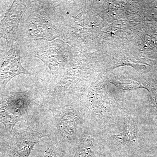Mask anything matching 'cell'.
Wrapping results in <instances>:
<instances>
[{
	"label": "cell",
	"mask_w": 157,
	"mask_h": 157,
	"mask_svg": "<svg viewBox=\"0 0 157 157\" xmlns=\"http://www.w3.org/2000/svg\"><path fill=\"white\" fill-rule=\"evenodd\" d=\"M35 99L31 90L21 92H9L0 103V121L9 129L27 116L30 104Z\"/></svg>",
	"instance_id": "cell-1"
},
{
	"label": "cell",
	"mask_w": 157,
	"mask_h": 157,
	"mask_svg": "<svg viewBox=\"0 0 157 157\" xmlns=\"http://www.w3.org/2000/svg\"><path fill=\"white\" fill-rule=\"evenodd\" d=\"M39 6H36L32 11L31 21L28 28V32L32 39L35 40H45L51 41L59 37V27L57 23L48 16L53 9H47L48 4L38 2Z\"/></svg>",
	"instance_id": "cell-2"
},
{
	"label": "cell",
	"mask_w": 157,
	"mask_h": 157,
	"mask_svg": "<svg viewBox=\"0 0 157 157\" xmlns=\"http://www.w3.org/2000/svg\"><path fill=\"white\" fill-rule=\"evenodd\" d=\"M33 1H15L0 21V39H5L10 48L15 42L21 21Z\"/></svg>",
	"instance_id": "cell-3"
},
{
	"label": "cell",
	"mask_w": 157,
	"mask_h": 157,
	"mask_svg": "<svg viewBox=\"0 0 157 157\" xmlns=\"http://www.w3.org/2000/svg\"><path fill=\"white\" fill-rule=\"evenodd\" d=\"M21 74L32 75L23 67L19 46L15 42L9 50L0 52V93L5 91L12 78Z\"/></svg>",
	"instance_id": "cell-4"
},
{
	"label": "cell",
	"mask_w": 157,
	"mask_h": 157,
	"mask_svg": "<svg viewBox=\"0 0 157 157\" xmlns=\"http://www.w3.org/2000/svg\"><path fill=\"white\" fill-rule=\"evenodd\" d=\"M60 40L56 39L42 45L35 51L33 56L45 63L55 78L59 77L64 62V52Z\"/></svg>",
	"instance_id": "cell-5"
},
{
	"label": "cell",
	"mask_w": 157,
	"mask_h": 157,
	"mask_svg": "<svg viewBox=\"0 0 157 157\" xmlns=\"http://www.w3.org/2000/svg\"><path fill=\"white\" fill-rule=\"evenodd\" d=\"M42 136L36 132H24L20 134L18 139L11 147L10 157H28L35 145Z\"/></svg>",
	"instance_id": "cell-6"
},
{
	"label": "cell",
	"mask_w": 157,
	"mask_h": 157,
	"mask_svg": "<svg viewBox=\"0 0 157 157\" xmlns=\"http://www.w3.org/2000/svg\"><path fill=\"white\" fill-rule=\"evenodd\" d=\"M49 109L53 113L58 132L62 137L68 138L73 135L76 121L74 116L63 109Z\"/></svg>",
	"instance_id": "cell-7"
},
{
	"label": "cell",
	"mask_w": 157,
	"mask_h": 157,
	"mask_svg": "<svg viewBox=\"0 0 157 157\" xmlns=\"http://www.w3.org/2000/svg\"><path fill=\"white\" fill-rule=\"evenodd\" d=\"M125 128L124 132L116 137L131 143H135L137 140L135 125L130 118H125Z\"/></svg>",
	"instance_id": "cell-8"
},
{
	"label": "cell",
	"mask_w": 157,
	"mask_h": 157,
	"mask_svg": "<svg viewBox=\"0 0 157 157\" xmlns=\"http://www.w3.org/2000/svg\"><path fill=\"white\" fill-rule=\"evenodd\" d=\"M94 155V145L88 137L84 138L78 145L74 157H92Z\"/></svg>",
	"instance_id": "cell-9"
},
{
	"label": "cell",
	"mask_w": 157,
	"mask_h": 157,
	"mask_svg": "<svg viewBox=\"0 0 157 157\" xmlns=\"http://www.w3.org/2000/svg\"><path fill=\"white\" fill-rule=\"evenodd\" d=\"M61 157V155L58 147L52 145L47 147V149L45 151V155L43 156V157Z\"/></svg>",
	"instance_id": "cell-10"
},
{
	"label": "cell",
	"mask_w": 157,
	"mask_h": 157,
	"mask_svg": "<svg viewBox=\"0 0 157 157\" xmlns=\"http://www.w3.org/2000/svg\"><path fill=\"white\" fill-rule=\"evenodd\" d=\"M11 1H0V21L2 19L6 11L9 9V6Z\"/></svg>",
	"instance_id": "cell-11"
},
{
	"label": "cell",
	"mask_w": 157,
	"mask_h": 157,
	"mask_svg": "<svg viewBox=\"0 0 157 157\" xmlns=\"http://www.w3.org/2000/svg\"><path fill=\"white\" fill-rule=\"evenodd\" d=\"M1 39H0V40H1ZM0 45H1V42H0Z\"/></svg>",
	"instance_id": "cell-12"
},
{
	"label": "cell",
	"mask_w": 157,
	"mask_h": 157,
	"mask_svg": "<svg viewBox=\"0 0 157 157\" xmlns=\"http://www.w3.org/2000/svg\"><path fill=\"white\" fill-rule=\"evenodd\" d=\"M1 100H0V102H1Z\"/></svg>",
	"instance_id": "cell-13"
}]
</instances>
